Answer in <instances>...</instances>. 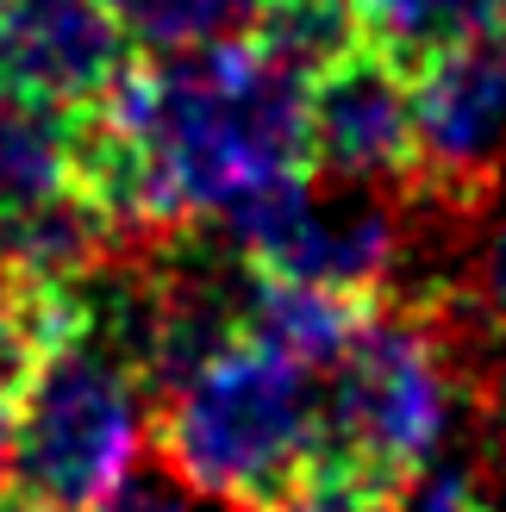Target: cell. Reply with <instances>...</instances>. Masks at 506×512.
Returning <instances> with one entry per match:
<instances>
[{
	"mask_svg": "<svg viewBox=\"0 0 506 512\" xmlns=\"http://www.w3.org/2000/svg\"><path fill=\"white\" fill-rule=\"evenodd\" d=\"M150 450L219 506L263 512L325 456L313 369L257 338H232L150 406Z\"/></svg>",
	"mask_w": 506,
	"mask_h": 512,
	"instance_id": "6da1fadb",
	"label": "cell"
},
{
	"mask_svg": "<svg viewBox=\"0 0 506 512\" xmlns=\"http://www.w3.org/2000/svg\"><path fill=\"white\" fill-rule=\"evenodd\" d=\"M475 369L444 313L419 294H394L363 319L325 388V456H350L407 488L432 469L450 425L469 406Z\"/></svg>",
	"mask_w": 506,
	"mask_h": 512,
	"instance_id": "7a4b0ae2",
	"label": "cell"
},
{
	"mask_svg": "<svg viewBox=\"0 0 506 512\" xmlns=\"http://www.w3.org/2000/svg\"><path fill=\"white\" fill-rule=\"evenodd\" d=\"M150 456V388L94 319L19 394L7 500L32 512H107Z\"/></svg>",
	"mask_w": 506,
	"mask_h": 512,
	"instance_id": "3957f363",
	"label": "cell"
},
{
	"mask_svg": "<svg viewBox=\"0 0 506 512\" xmlns=\"http://www.w3.org/2000/svg\"><path fill=\"white\" fill-rule=\"evenodd\" d=\"M419 107V182L407 188L432 213H469L506 175V32L475 38L413 75Z\"/></svg>",
	"mask_w": 506,
	"mask_h": 512,
	"instance_id": "277c9868",
	"label": "cell"
},
{
	"mask_svg": "<svg viewBox=\"0 0 506 512\" xmlns=\"http://www.w3.org/2000/svg\"><path fill=\"white\" fill-rule=\"evenodd\" d=\"M313 169L338 188L407 194L419 182L413 69L357 38L313 75Z\"/></svg>",
	"mask_w": 506,
	"mask_h": 512,
	"instance_id": "5b68a950",
	"label": "cell"
},
{
	"mask_svg": "<svg viewBox=\"0 0 506 512\" xmlns=\"http://www.w3.org/2000/svg\"><path fill=\"white\" fill-rule=\"evenodd\" d=\"M144 63L107 0H0V88L57 113H94Z\"/></svg>",
	"mask_w": 506,
	"mask_h": 512,
	"instance_id": "8992f818",
	"label": "cell"
},
{
	"mask_svg": "<svg viewBox=\"0 0 506 512\" xmlns=\"http://www.w3.org/2000/svg\"><path fill=\"white\" fill-rule=\"evenodd\" d=\"M432 300L475 369V388L506 394V175L463 219L432 225V263L413 288Z\"/></svg>",
	"mask_w": 506,
	"mask_h": 512,
	"instance_id": "52a82bcc",
	"label": "cell"
},
{
	"mask_svg": "<svg viewBox=\"0 0 506 512\" xmlns=\"http://www.w3.org/2000/svg\"><path fill=\"white\" fill-rule=\"evenodd\" d=\"M382 300H357L338 288H319V281H294V275H257L250 269L244 288V338H257L269 350L307 363L313 375H332L344 363V350L357 344L363 319Z\"/></svg>",
	"mask_w": 506,
	"mask_h": 512,
	"instance_id": "ba28073f",
	"label": "cell"
},
{
	"mask_svg": "<svg viewBox=\"0 0 506 512\" xmlns=\"http://www.w3.org/2000/svg\"><path fill=\"white\" fill-rule=\"evenodd\" d=\"M75 188V113L0 88V219L38 213Z\"/></svg>",
	"mask_w": 506,
	"mask_h": 512,
	"instance_id": "9c48e42d",
	"label": "cell"
},
{
	"mask_svg": "<svg viewBox=\"0 0 506 512\" xmlns=\"http://www.w3.org/2000/svg\"><path fill=\"white\" fill-rule=\"evenodd\" d=\"M357 32L400 69H425L475 38L506 32V0H350Z\"/></svg>",
	"mask_w": 506,
	"mask_h": 512,
	"instance_id": "30bf717a",
	"label": "cell"
},
{
	"mask_svg": "<svg viewBox=\"0 0 506 512\" xmlns=\"http://www.w3.org/2000/svg\"><path fill=\"white\" fill-rule=\"evenodd\" d=\"M107 7L144 57H188L207 44H232L250 38L263 19V0H107Z\"/></svg>",
	"mask_w": 506,
	"mask_h": 512,
	"instance_id": "8fae6325",
	"label": "cell"
},
{
	"mask_svg": "<svg viewBox=\"0 0 506 512\" xmlns=\"http://www.w3.org/2000/svg\"><path fill=\"white\" fill-rule=\"evenodd\" d=\"M400 481L375 475L350 456H319V463L294 481L288 494H275L263 512H400Z\"/></svg>",
	"mask_w": 506,
	"mask_h": 512,
	"instance_id": "7c38bea8",
	"label": "cell"
},
{
	"mask_svg": "<svg viewBox=\"0 0 506 512\" xmlns=\"http://www.w3.org/2000/svg\"><path fill=\"white\" fill-rule=\"evenodd\" d=\"M107 512H238V506H219L213 494H200L194 481H182L157 450H150L144 463L125 475V488L113 494Z\"/></svg>",
	"mask_w": 506,
	"mask_h": 512,
	"instance_id": "4fadbf2b",
	"label": "cell"
},
{
	"mask_svg": "<svg viewBox=\"0 0 506 512\" xmlns=\"http://www.w3.org/2000/svg\"><path fill=\"white\" fill-rule=\"evenodd\" d=\"M400 512H494L488 488L475 481V469L463 463H438L407 481V494H400Z\"/></svg>",
	"mask_w": 506,
	"mask_h": 512,
	"instance_id": "5bb4252c",
	"label": "cell"
},
{
	"mask_svg": "<svg viewBox=\"0 0 506 512\" xmlns=\"http://www.w3.org/2000/svg\"><path fill=\"white\" fill-rule=\"evenodd\" d=\"M13 431H19V400L0 394V500H7V475H13Z\"/></svg>",
	"mask_w": 506,
	"mask_h": 512,
	"instance_id": "9a60e30c",
	"label": "cell"
},
{
	"mask_svg": "<svg viewBox=\"0 0 506 512\" xmlns=\"http://www.w3.org/2000/svg\"><path fill=\"white\" fill-rule=\"evenodd\" d=\"M263 7H288V0H263Z\"/></svg>",
	"mask_w": 506,
	"mask_h": 512,
	"instance_id": "2e32d148",
	"label": "cell"
}]
</instances>
